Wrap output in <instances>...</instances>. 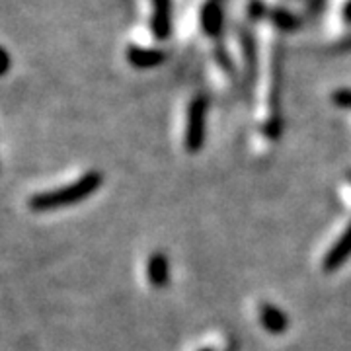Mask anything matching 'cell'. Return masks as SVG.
Instances as JSON below:
<instances>
[{
  "label": "cell",
  "instance_id": "6da1fadb",
  "mask_svg": "<svg viewBox=\"0 0 351 351\" xmlns=\"http://www.w3.org/2000/svg\"><path fill=\"white\" fill-rule=\"evenodd\" d=\"M104 176L98 170H88L82 178L75 180L73 184L64 186V188L51 189V191H41L32 195L27 205L32 211L38 213H47V211H57L64 207H73L80 201L88 199L90 195H94L100 189Z\"/></svg>",
  "mask_w": 351,
  "mask_h": 351
},
{
  "label": "cell",
  "instance_id": "7a4b0ae2",
  "mask_svg": "<svg viewBox=\"0 0 351 351\" xmlns=\"http://www.w3.org/2000/svg\"><path fill=\"white\" fill-rule=\"evenodd\" d=\"M207 108L209 101L205 96H195L188 106V123H186V141L184 147L188 152H199L205 145L207 135Z\"/></svg>",
  "mask_w": 351,
  "mask_h": 351
},
{
  "label": "cell",
  "instance_id": "3957f363",
  "mask_svg": "<svg viewBox=\"0 0 351 351\" xmlns=\"http://www.w3.org/2000/svg\"><path fill=\"white\" fill-rule=\"evenodd\" d=\"M151 32L154 38L164 41L172 34V0H151Z\"/></svg>",
  "mask_w": 351,
  "mask_h": 351
},
{
  "label": "cell",
  "instance_id": "277c9868",
  "mask_svg": "<svg viewBox=\"0 0 351 351\" xmlns=\"http://www.w3.org/2000/svg\"><path fill=\"white\" fill-rule=\"evenodd\" d=\"M350 258H351V223L348 225V228L343 230V234H341V237L332 244V248L328 250V254L324 256V262H322V267H324V271H326V274H332V271L339 269V267L348 262Z\"/></svg>",
  "mask_w": 351,
  "mask_h": 351
},
{
  "label": "cell",
  "instance_id": "5b68a950",
  "mask_svg": "<svg viewBox=\"0 0 351 351\" xmlns=\"http://www.w3.org/2000/svg\"><path fill=\"white\" fill-rule=\"evenodd\" d=\"M127 61L135 69H154L160 66L166 61V53L160 49H151V47H138V45H129L127 49Z\"/></svg>",
  "mask_w": 351,
  "mask_h": 351
},
{
  "label": "cell",
  "instance_id": "8992f818",
  "mask_svg": "<svg viewBox=\"0 0 351 351\" xmlns=\"http://www.w3.org/2000/svg\"><path fill=\"white\" fill-rule=\"evenodd\" d=\"M260 324L263 330H267L274 336H281L285 334L289 328L287 314L283 313L281 308H277L276 304L271 302H262L260 304Z\"/></svg>",
  "mask_w": 351,
  "mask_h": 351
},
{
  "label": "cell",
  "instance_id": "52a82bcc",
  "mask_svg": "<svg viewBox=\"0 0 351 351\" xmlns=\"http://www.w3.org/2000/svg\"><path fill=\"white\" fill-rule=\"evenodd\" d=\"M147 277L149 283L154 289H164L168 285L170 279V262L166 258L164 252H154L151 254L149 262H147Z\"/></svg>",
  "mask_w": 351,
  "mask_h": 351
},
{
  "label": "cell",
  "instance_id": "ba28073f",
  "mask_svg": "<svg viewBox=\"0 0 351 351\" xmlns=\"http://www.w3.org/2000/svg\"><path fill=\"white\" fill-rule=\"evenodd\" d=\"M201 27L207 36L219 38L223 32V8L221 2L209 0L203 8H201Z\"/></svg>",
  "mask_w": 351,
  "mask_h": 351
},
{
  "label": "cell",
  "instance_id": "9c48e42d",
  "mask_svg": "<svg viewBox=\"0 0 351 351\" xmlns=\"http://www.w3.org/2000/svg\"><path fill=\"white\" fill-rule=\"evenodd\" d=\"M250 14L256 16V18H267V20H271L281 29H293L297 25V20L289 12H285V10H271V8H265L262 4H258V2H254L250 6Z\"/></svg>",
  "mask_w": 351,
  "mask_h": 351
},
{
  "label": "cell",
  "instance_id": "30bf717a",
  "mask_svg": "<svg viewBox=\"0 0 351 351\" xmlns=\"http://www.w3.org/2000/svg\"><path fill=\"white\" fill-rule=\"evenodd\" d=\"M242 51H244V61H246V76H248V80H254V75H256V43L246 29H242Z\"/></svg>",
  "mask_w": 351,
  "mask_h": 351
},
{
  "label": "cell",
  "instance_id": "8fae6325",
  "mask_svg": "<svg viewBox=\"0 0 351 351\" xmlns=\"http://www.w3.org/2000/svg\"><path fill=\"white\" fill-rule=\"evenodd\" d=\"M332 104L341 110H351V88H338L332 92Z\"/></svg>",
  "mask_w": 351,
  "mask_h": 351
},
{
  "label": "cell",
  "instance_id": "7c38bea8",
  "mask_svg": "<svg viewBox=\"0 0 351 351\" xmlns=\"http://www.w3.org/2000/svg\"><path fill=\"white\" fill-rule=\"evenodd\" d=\"M0 55H2V69H0V73H2V75H6V73H8V69H10V55H8V51L6 49L0 51Z\"/></svg>",
  "mask_w": 351,
  "mask_h": 351
},
{
  "label": "cell",
  "instance_id": "4fadbf2b",
  "mask_svg": "<svg viewBox=\"0 0 351 351\" xmlns=\"http://www.w3.org/2000/svg\"><path fill=\"white\" fill-rule=\"evenodd\" d=\"M341 18H343L346 24H351V0H348V2L343 4V8H341Z\"/></svg>",
  "mask_w": 351,
  "mask_h": 351
},
{
  "label": "cell",
  "instance_id": "5bb4252c",
  "mask_svg": "<svg viewBox=\"0 0 351 351\" xmlns=\"http://www.w3.org/2000/svg\"><path fill=\"white\" fill-rule=\"evenodd\" d=\"M199 351H215L213 348H203V350H199Z\"/></svg>",
  "mask_w": 351,
  "mask_h": 351
},
{
  "label": "cell",
  "instance_id": "9a60e30c",
  "mask_svg": "<svg viewBox=\"0 0 351 351\" xmlns=\"http://www.w3.org/2000/svg\"><path fill=\"white\" fill-rule=\"evenodd\" d=\"M213 2H223V0H213Z\"/></svg>",
  "mask_w": 351,
  "mask_h": 351
},
{
  "label": "cell",
  "instance_id": "2e32d148",
  "mask_svg": "<svg viewBox=\"0 0 351 351\" xmlns=\"http://www.w3.org/2000/svg\"><path fill=\"white\" fill-rule=\"evenodd\" d=\"M350 180H351V174H350Z\"/></svg>",
  "mask_w": 351,
  "mask_h": 351
}]
</instances>
